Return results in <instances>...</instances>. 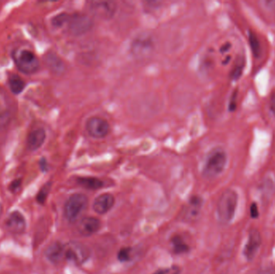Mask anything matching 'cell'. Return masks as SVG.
I'll return each mask as SVG.
<instances>
[{"mask_svg": "<svg viewBox=\"0 0 275 274\" xmlns=\"http://www.w3.org/2000/svg\"><path fill=\"white\" fill-rule=\"evenodd\" d=\"M238 196L235 190H226L222 193L217 202L216 214L219 222L229 224L233 221L237 209Z\"/></svg>", "mask_w": 275, "mask_h": 274, "instance_id": "1", "label": "cell"}, {"mask_svg": "<svg viewBox=\"0 0 275 274\" xmlns=\"http://www.w3.org/2000/svg\"><path fill=\"white\" fill-rule=\"evenodd\" d=\"M228 157L223 149L218 147L215 148L208 154L205 165L203 168L202 174L206 179H213L223 172L227 164Z\"/></svg>", "mask_w": 275, "mask_h": 274, "instance_id": "2", "label": "cell"}, {"mask_svg": "<svg viewBox=\"0 0 275 274\" xmlns=\"http://www.w3.org/2000/svg\"><path fill=\"white\" fill-rule=\"evenodd\" d=\"M88 198L84 194L76 193L68 199L64 208L65 219L70 223H74L84 213L88 206Z\"/></svg>", "mask_w": 275, "mask_h": 274, "instance_id": "3", "label": "cell"}, {"mask_svg": "<svg viewBox=\"0 0 275 274\" xmlns=\"http://www.w3.org/2000/svg\"><path fill=\"white\" fill-rule=\"evenodd\" d=\"M155 48V40L152 36L147 33H142L132 41L130 52L136 59L144 61L152 55Z\"/></svg>", "mask_w": 275, "mask_h": 274, "instance_id": "4", "label": "cell"}, {"mask_svg": "<svg viewBox=\"0 0 275 274\" xmlns=\"http://www.w3.org/2000/svg\"><path fill=\"white\" fill-rule=\"evenodd\" d=\"M13 58L18 69L26 74H33L40 68L38 58L30 50H17L14 52Z\"/></svg>", "mask_w": 275, "mask_h": 274, "instance_id": "5", "label": "cell"}, {"mask_svg": "<svg viewBox=\"0 0 275 274\" xmlns=\"http://www.w3.org/2000/svg\"><path fill=\"white\" fill-rule=\"evenodd\" d=\"M91 251L86 244L70 241L65 244V260L75 265H82L90 259Z\"/></svg>", "mask_w": 275, "mask_h": 274, "instance_id": "6", "label": "cell"}, {"mask_svg": "<svg viewBox=\"0 0 275 274\" xmlns=\"http://www.w3.org/2000/svg\"><path fill=\"white\" fill-rule=\"evenodd\" d=\"M67 26L71 34L75 36H80L91 30L93 21L88 15L75 14L69 15Z\"/></svg>", "mask_w": 275, "mask_h": 274, "instance_id": "7", "label": "cell"}, {"mask_svg": "<svg viewBox=\"0 0 275 274\" xmlns=\"http://www.w3.org/2000/svg\"><path fill=\"white\" fill-rule=\"evenodd\" d=\"M86 131L93 139H105L111 131L109 122L100 117H92L89 118L86 124Z\"/></svg>", "mask_w": 275, "mask_h": 274, "instance_id": "8", "label": "cell"}, {"mask_svg": "<svg viewBox=\"0 0 275 274\" xmlns=\"http://www.w3.org/2000/svg\"><path fill=\"white\" fill-rule=\"evenodd\" d=\"M90 10L95 17L103 20H109L114 17L117 6L115 2L111 1H94L90 3Z\"/></svg>", "mask_w": 275, "mask_h": 274, "instance_id": "9", "label": "cell"}, {"mask_svg": "<svg viewBox=\"0 0 275 274\" xmlns=\"http://www.w3.org/2000/svg\"><path fill=\"white\" fill-rule=\"evenodd\" d=\"M262 244V236L257 229H253L250 232L248 240L244 246V256L249 261H252Z\"/></svg>", "mask_w": 275, "mask_h": 274, "instance_id": "10", "label": "cell"}, {"mask_svg": "<svg viewBox=\"0 0 275 274\" xmlns=\"http://www.w3.org/2000/svg\"><path fill=\"white\" fill-rule=\"evenodd\" d=\"M7 229L14 234H21L26 229V221L21 212L18 211L10 213L5 221Z\"/></svg>", "mask_w": 275, "mask_h": 274, "instance_id": "11", "label": "cell"}, {"mask_svg": "<svg viewBox=\"0 0 275 274\" xmlns=\"http://www.w3.org/2000/svg\"><path fill=\"white\" fill-rule=\"evenodd\" d=\"M101 221L96 217H85L77 224V231L81 236H90L101 229Z\"/></svg>", "mask_w": 275, "mask_h": 274, "instance_id": "12", "label": "cell"}, {"mask_svg": "<svg viewBox=\"0 0 275 274\" xmlns=\"http://www.w3.org/2000/svg\"><path fill=\"white\" fill-rule=\"evenodd\" d=\"M115 204V196L109 193H105L100 195L94 200L93 209L98 215H104L112 209Z\"/></svg>", "mask_w": 275, "mask_h": 274, "instance_id": "13", "label": "cell"}, {"mask_svg": "<svg viewBox=\"0 0 275 274\" xmlns=\"http://www.w3.org/2000/svg\"><path fill=\"white\" fill-rule=\"evenodd\" d=\"M44 255L52 264H59L65 260V244L59 241L54 242L46 249Z\"/></svg>", "mask_w": 275, "mask_h": 274, "instance_id": "14", "label": "cell"}, {"mask_svg": "<svg viewBox=\"0 0 275 274\" xmlns=\"http://www.w3.org/2000/svg\"><path fill=\"white\" fill-rule=\"evenodd\" d=\"M203 199L201 196H191L184 210L183 218L187 221H195L201 213Z\"/></svg>", "mask_w": 275, "mask_h": 274, "instance_id": "15", "label": "cell"}, {"mask_svg": "<svg viewBox=\"0 0 275 274\" xmlns=\"http://www.w3.org/2000/svg\"><path fill=\"white\" fill-rule=\"evenodd\" d=\"M46 139L45 130L44 129H36L29 133L27 139V147L29 151H37L42 147Z\"/></svg>", "mask_w": 275, "mask_h": 274, "instance_id": "16", "label": "cell"}, {"mask_svg": "<svg viewBox=\"0 0 275 274\" xmlns=\"http://www.w3.org/2000/svg\"><path fill=\"white\" fill-rule=\"evenodd\" d=\"M45 62L48 69L52 71L54 74L61 75L65 72V65L64 61L55 53L50 52L46 56Z\"/></svg>", "mask_w": 275, "mask_h": 274, "instance_id": "17", "label": "cell"}, {"mask_svg": "<svg viewBox=\"0 0 275 274\" xmlns=\"http://www.w3.org/2000/svg\"><path fill=\"white\" fill-rule=\"evenodd\" d=\"M76 182L80 186L88 190H98L104 186L103 182L98 178L80 177Z\"/></svg>", "mask_w": 275, "mask_h": 274, "instance_id": "18", "label": "cell"}, {"mask_svg": "<svg viewBox=\"0 0 275 274\" xmlns=\"http://www.w3.org/2000/svg\"><path fill=\"white\" fill-rule=\"evenodd\" d=\"M10 90L15 94H21L25 88V82L18 75L12 74L8 79Z\"/></svg>", "mask_w": 275, "mask_h": 274, "instance_id": "19", "label": "cell"}, {"mask_svg": "<svg viewBox=\"0 0 275 274\" xmlns=\"http://www.w3.org/2000/svg\"><path fill=\"white\" fill-rule=\"evenodd\" d=\"M172 247L176 254H183L189 251V247L183 241L181 236H175L172 238Z\"/></svg>", "mask_w": 275, "mask_h": 274, "instance_id": "20", "label": "cell"}, {"mask_svg": "<svg viewBox=\"0 0 275 274\" xmlns=\"http://www.w3.org/2000/svg\"><path fill=\"white\" fill-rule=\"evenodd\" d=\"M249 42H250V47L252 50L253 54L255 58H259L261 54V44H260L259 40L257 37L256 35L253 32L249 33Z\"/></svg>", "mask_w": 275, "mask_h": 274, "instance_id": "21", "label": "cell"}, {"mask_svg": "<svg viewBox=\"0 0 275 274\" xmlns=\"http://www.w3.org/2000/svg\"><path fill=\"white\" fill-rule=\"evenodd\" d=\"M69 19V15H68V14H60V15H57L52 19V25H53L54 27L57 28L63 27L64 25L67 24Z\"/></svg>", "mask_w": 275, "mask_h": 274, "instance_id": "22", "label": "cell"}, {"mask_svg": "<svg viewBox=\"0 0 275 274\" xmlns=\"http://www.w3.org/2000/svg\"><path fill=\"white\" fill-rule=\"evenodd\" d=\"M50 188H51V184L48 183L44 185L42 188L40 189L37 196V200L38 203L42 204L45 203L46 199L48 197V193H49Z\"/></svg>", "mask_w": 275, "mask_h": 274, "instance_id": "23", "label": "cell"}, {"mask_svg": "<svg viewBox=\"0 0 275 274\" xmlns=\"http://www.w3.org/2000/svg\"><path fill=\"white\" fill-rule=\"evenodd\" d=\"M244 66V62H243L242 60H241V61L237 63L232 70L231 73H230V78L232 80H237V79L240 78V76L242 75Z\"/></svg>", "mask_w": 275, "mask_h": 274, "instance_id": "24", "label": "cell"}, {"mask_svg": "<svg viewBox=\"0 0 275 274\" xmlns=\"http://www.w3.org/2000/svg\"><path fill=\"white\" fill-rule=\"evenodd\" d=\"M131 249L129 247H123L118 253V259L121 262H126L130 260Z\"/></svg>", "mask_w": 275, "mask_h": 274, "instance_id": "25", "label": "cell"}, {"mask_svg": "<svg viewBox=\"0 0 275 274\" xmlns=\"http://www.w3.org/2000/svg\"><path fill=\"white\" fill-rule=\"evenodd\" d=\"M251 215L252 218H257L258 216V206L256 204H252L251 206Z\"/></svg>", "mask_w": 275, "mask_h": 274, "instance_id": "26", "label": "cell"}, {"mask_svg": "<svg viewBox=\"0 0 275 274\" xmlns=\"http://www.w3.org/2000/svg\"><path fill=\"white\" fill-rule=\"evenodd\" d=\"M20 185H21V180L20 179L15 180L12 182V184L10 186V190H12V191L17 190L19 187H20Z\"/></svg>", "mask_w": 275, "mask_h": 274, "instance_id": "27", "label": "cell"}, {"mask_svg": "<svg viewBox=\"0 0 275 274\" xmlns=\"http://www.w3.org/2000/svg\"><path fill=\"white\" fill-rule=\"evenodd\" d=\"M269 108L270 111L275 115V92L272 94L270 99H269Z\"/></svg>", "mask_w": 275, "mask_h": 274, "instance_id": "28", "label": "cell"}, {"mask_svg": "<svg viewBox=\"0 0 275 274\" xmlns=\"http://www.w3.org/2000/svg\"><path fill=\"white\" fill-rule=\"evenodd\" d=\"M264 4L269 9L275 11V1H266Z\"/></svg>", "mask_w": 275, "mask_h": 274, "instance_id": "29", "label": "cell"}, {"mask_svg": "<svg viewBox=\"0 0 275 274\" xmlns=\"http://www.w3.org/2000/svg\"><path fill=\"white\" fill-rule=\"evenodd\" d=\"M40 168L43 170V172L47 171V162H46L45 160L40 161Z\"/></svg>", "mask_w": 275, "mask_h": 274, "instance_id": "30", "label": "cell"}, {"mask_svg": "<svg viewBox=\"0 0 275 274\" xmlns=\"http://www.w3.org/2000/svg\"><path fill=\"white\" fill-rule=\"evenodd\" d=\"M2 213H3V205H2V204L0 203V216L2 215Z\"/></svg>", "mask_w": 275, "mask_h": 274, "instance_id": "31", "label": "cell"}, {"mask_svg": "<svg viewBox=\"0 0 275 274\" xmlns=\"http://www.w3.org/2000/svg\"><path fill=\"white\" fill-rule=\"evenodd\" d=\"M165 272H167V270H162L160 272H156L155 274H164Z\"/></svg>", "mask_w": 275, "mask_h": 274, "instance_id": "32", "label": "cell"}]
</instances>
